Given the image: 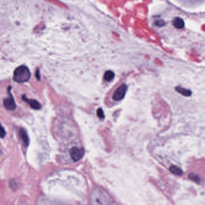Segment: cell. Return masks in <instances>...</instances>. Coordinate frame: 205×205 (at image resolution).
Returning a JSON list of instances; mask_svg holds the SVG:
<instances>
[{"label":"cell","mask_w":205,"mask_h":205,"mask_svg":"<svg viewBox=\"0 0 205 205\" xmlns=\"http://www.w3.org/2000/svg\"><path fill=\"white\" fill-rule=\"evenodd\" d=\"M170 171L173 174H174L175 175H177V176H181L183 173L182 170L176 165H172L170 167Z\"/></svg>","instance_id":"9"},{"label":"cell","mask_w":205,"mask_h":205,"mask_svg":"<svg viewBox=\"0 0 205 205\" xmlns=\"http://www.w3.org/2000/svg\"><path fill=\"white\" fill-rule=\"evenodd\" d=\"M9 95L10 96L7 98H6L4 100L3 104L4 107L8 110H14L16 108V104L14 100V97H13L10 91L9 90Z\"/></svg>","instance_id":"4"},{"label":"cell","mask_w":205,"mask_h":205,"mask_svg":"<svg viewBox=\"0 0 205 205\" xmlns=\"http://www.w3.org/2000/svg\"><path fill=\"white\" fill-rule=\"evenodd\" d=\"M189 177L190 179H191L192 181H194L196 182H199V181H200L199 177L197 175H196V174H193V173L189 174Z\"/></svg>","instance_id":"11"},{"label":"cell","mask_w":205,"mask_h":205,"mask_svg":"<svg viewBox=\"0 0 205 205\" xmlns=\"http://www.w3.org/2000/svg\"><path fill=\"white\" fill-rule=\"evenodd\" d=\"M84 150L77 147H73L70 150V155L72 159L75 161H78L84 155Z\"/></svg>","instance_id":"3"},{"label":"cell","mask_w":205,"mask_h":205,"mask_svg":"<svg viewBox=\"0 0 205 205\" xmlns=\"http://www.w3.org/2000/svg\"><path fill=\"white\" fill-rule=\"evenodd\" d=\"M31 76V73L28 68L25 66L18 67L14 73V80L18 83L27 82Z\"/></svg>","instance_id":"1"},{"label":"cell","mask_w":205,"mask_h":205,"mask_svg":"<svg viewBox=\"0 0 205 205\" xmlns=\"http://www.w3.org/2000/svg\"><path fill=\"white\" fill-rule=\"evenodd\" d=\"M175 89L178 93H179L180 94H181L185 96H187V97L190 96L191 93H192L191 91L189 90L181 87H176Z\"/></svg>","instance_id":"8"},{"label":"cell","mask_w":205,"mask_h":205,"mask_svg":"<svg viewBox=\"0 0 205 205\" xmlns=\"http://www.w3.org/2000/svg\"><path fill=\"white\" fill-rule=\"evenodd\" d=\"M36 78L38 80H40V73H39V70H37L36 72Z\"/></svg>","instance_id":"16"},{"label":"cell","mask_w":205,"mask_h":205,"mask_svg":"<svg viewBox=\"0 0 205 205\" xmlns=\"http://www.w3.org/2000/svg\"><path fill=\"white\" fill-rule=\"evenodd\" d=\"M19 135L23 143V145L27 147L30 144V139L27 131L23 129V128H21L19 130Z\"/></svg>","instance_id":"5"},{"label":"cell","mask_w":205,"mask_h":205,"mask_svg":"<svg viewBox=\"0 0 205 205\" xmlns=\"http://www.w3.org/2000/svg\"><path fill=\"white\" fill-rule=\"evenodd\" d=\"M156 23H157V25H158V26H162V25H163L164 24V22L162 20L157 21L156 22Z\"/></svg>","instance_id":"15"},{"label":"cell","mask_w":205,"mask_h":205,"mask_svg":"<svg viewBox=\"0 0 205 205\" xmlns=\"http://www.w3.org/2000/svg\"><path fill=\"white\" fill-rule=\"evenodd\" d=\"M97 116L100 118V119H104V114L102 108H99L97 110Z\"/></svg>","instance_id":"13"},{"label":"cell","mask_w":205,"mask_h":205,"mask_svg":"<svg viewBox=\"0 0 205 205\" xmlns=\"http://www.w3.org/2000/svg\"><path fill=\"white\" fill-rule=\"evenodd\" d=\"M114 73L111 71V70H108L107 71L104 76V78L105 79V81H110L111 80H113L114 77Z\"/></svg>","instance_id":"10"},{"label":"cell","mask_w":205,"mask_h":205,"mask_svg":"<svg viewBox=\"0 0 205 205\" xmlns=\"http://www.w3.org/2000/svg\"><path fill=\"white\" fill-rule=\"evenodd\" d=\"M10 185L11 187L13 189H15L16 188L17 185H16V182H15V181H14V180H11V181H10Z\"/></svg>","instance_id":"14"},{"label":"cell","mask_w":205,"mask_h":205,"mask_svg":"<svg viewBox=\"0 0 205 205\" xmlns=\"http://www.w3.org/2000/svg\"><path fill=\"white\" fill-rule=\"evenodd\" d=\"M127 90V86L125 84L121 85L119 87L117 88L116 90L114 92L112 95V99L116 101H119L123 99L126 93Z\"/></svg>","instance_id":"2"},{"label":"cell","mask_w":205,"mask_h":205,"mask_svg":"<svg viewBox=\"0 0 205 205\" xmlns=\"http://www.w3.org/2000/svg\"><path fill=\"white\" fill-rule=\"evenodd\" d=\"M23 99L27 102V103L30 105V107L34 109V110H40L41 108V105L39 103V102H38L37 100H33V99H28L27 98H26V97H25V96H23Z\"/></svg>","instance_id":"6"},{"label":"cell","mask_w":205,"mask_h":205,"mask_svg":"<svg viewBox=\"0 0 205 205\" xmlns=\"http://www.w3.org/2000/svg\"><path fill=\"white\" fill-rule=\"evenodd\" d=\"M173 25L176 28L182 29L185 26V22L182 18L177 17L175 18L173 21Z\"/></svg>","instance_id":"7"},{"label":"cell","mask_w":205,"mask_h":205,"mask_svg":"<svg viewBox=\"0 0 205 205\" xmlns=\"http://www.w3.org/2000/svg\"><path fill=\"white\" fill-rule=\"evenodd\" d=\"M6 134V132L4 127L2 126L1 123H0V138H3L5 137Z\"/></svg>","instance_id":"12"}]
</instances>
